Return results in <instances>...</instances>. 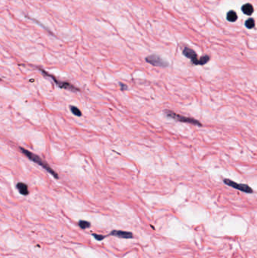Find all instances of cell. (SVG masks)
<instances>
[{
    "instance_id": "6da1fadb",
    "label": "cell",
    "mask_w": 257,
    "mask_h": 258,
    "mask_svg": "<svg viewBox=\"0 0 257 258\" xmlns=\"http://www.w3.org/2000/svg\"><path fill=\"white\" fill-rule=\"evenodd\" d=\"M20 151L22 152V153L24 154L25 156H27V157H28L29 159H30V160L33 161V162H36V163H37V164L39 165L40 166H41V167L43 168L44 169H45L47 171L49 172L50 174H52V175H53L54 177H55V178H58V174H57L56 172H55L54 171L53 169L52 168L50 167L49 165H48L46 162H44V161L42 160L41 158H39L38 156L35 155V154L33 153V152H30V151L23 149V148H22V147H20Z\"/></svg>"
},
{
    "instance_id": "7a4b0ae2",
    "label": "cell",
    "mask_w": 257,
    "mask_h": 258,
    "mask_svg": "<svg viewBox=\"0 0 257 258\" xmlns=\"http://www.w3.org/2000/svg\"><path fill=\"white\" fill-rule=\"evenodd\" d=\"M164 113H165L166 116H168V117L171 118V119H175V120H176V121L181 122L189 123V124L195 125H198V126L202 125V124H201L198 120H196V119H193V118L181 116V115L177 114V113H175L174 112H173V111H171V110H165L164 111Z\"/></svg>"
},
{
    "instance_id": "3957f363",
    "label": "cell",
    "mask_w": 257,
    "mask_h": 258,
    "mask_svg": "<svg viewBox=\"0 0 257 258\" xmlns=\"http://www.w3.org/2000/svg\"><path fill=\"white\" fill-rule=\"evenodd\" d=\"M224 183L226 184V185L229 186V187H232V188L236 189H238L240 191H242V192H246V193H253V190L251 187H249L247 184H237V183L234 182L233 180H231L229 179H225L224 180Z\"/></svg>"
},
{
    "instance_id": "277c9868",
    "label": "cell",
    "mask_w": 257,
    "mask_h": 258,
    "mask_svg": "<svg viewBox=\"0 0 257 258\" xmlns=\"http://www.w3.org/2000/svg\"><path fill=\"white\" fill-rule=\"evenodd\" d=\"M146 61L155 66H160V67H166L168 66V63L166 60L161 58L158 55H152L148 56L146 58Z\"/></svg>"
},
{
    "instance_id": "5b68a950",
    "label": "cell",
    "mask_w": 257,
    "mask_h": 258,
    "mask_svg": "<svg viewBox=\"0 0 257 258\" xmlns=\"http://www.w3.org/2000/svg\"><path fill=\"white\" fill-rule=\"evenodd\" d=\"M41 70V71L42 72V73H44V74H45L46 76H49V77H51V78L52 79L54 80V82L55 83H56L57 85L59 87V88H64V89H67V90H70V91H79V89L77 88H76L74 85H73L70 84V82H63V81H59V80L57 79L55 77H54L53 76H52V75L48 74V73H47L45 71V70H41V69H40Z\"/></svg>"
},
{
    "instance_id": "8992f818",
    "label": "cell",
    "mask_w": 257,
    "mask_h": 258,
    "mask_svg": "<svg viewBox=\"0 0 257 258\" xmlns=\"http://www.w3.org/2000/svg\"><path fill=\"white\" fill-rule=\"evenodd\" d=\"M182 53H183V55L186 58H189L192 60V63L193 64L200 65V59L197 58V54L195 53V51L194 50L191 49L189 48H186H186H184L183 51H182Z\"/></svg>"
},
{
    "instance_id": "52a82bcc",
    "label": "cell",
    "mask_w": 257,
    "mask_h": 258,
    "mask_svg": "<svg viewBox=\"0 0 257 258\" xmlns=\"http://www.w3.org/2000/svg\"><path fill=\"white\" fill-rule=\"evenodd\" d=\"M111 235L118 237L121 238H133V234L130 232L121 231V230H113L111 232Z\"/></svg>"
},
{
    "instance_id": "ba28073f",
    "label": "cell",
    "mask_w": 257,
    "mask_h": 258,
    "mask_svg": "<svg viewBox=\"0 0 257 258\" xmlns=\"http://www.w3.org/2000/svg\"><path fill=\"white\" fill-rule=\"evenodd\" d=\"M17 188L19 190L20 194L23 195H27L29 194V190H28V187L26 184L24 183L20 182L17 184Z\"/></svg>"
},
{
    "instance_id": "9c48e42d",
    "label": "cell",
    "mask_w": 257,
    "mask_h": 258,
    "mask_svg": "<svg viewBox=\"0 0 257 258\" xmlns=\"http://www.w3.org/2000/svg\"><path fill=\"white\" fill-rule=\"evenodd\" d=\"M241 10H242L243 13L247 15H251L253 13V7L251 4L247 3L245 5H244L241 8Z\"/></svg>"
},
{
    "instance_id": "30bf717a",
    "label": "cell",
    "mask_w": 257,
    "mask_h": 258,
    "mask_svg": "<svg viewBox=\"0 0 257 258\" xmlns=\"http://www.w3.org/2000/svg\"><path fill=\"white\" fill-rule=\"evenodd\" d=\"M226 18H227V20H229V21L234 22L237 20V15L234 11H229V12L227 13Z\"/></svg>"
},
{
    "instance_id": "8fae6325",
    "label": "cell",
    "mask_w": 257,
    "mask_h": 258,
    "mask_svg": "<svg viewBox=\"0 0 257 258\" xmlns=\"http://www.w3.org/2000/svg\"><path fill=\"white\" fill-rule=\"evenodd\" d=\"M245 26L248 29H252L253 28L254 26H255V21L253 18H250L245 22Z\"/></svg>"
},
{
    "instance_id": "7c38bea8",
    "label": "cell",
    "mask_w": 257,
    "mask_h": 258,
    "mask_svg": "<svg viewBox=\"0 0 257 258\" xmlns=\"http://www.w3.org/2000/svg\"><path fill=\"white\" fill-rule=\"evenodd\" d=\"M70 109H71V112L75 115V116H81V112L80 111V109H78V108L76 107V106H70Z\"/></svg>"
},
{
    "instance_id": "4fadbf2b",
    "label": "cell",
    "mask_w": 257,
    "mask_h": 258,
    "mask_svg": "<svg viewBox=\"0 0 257 258\" xmlns=\"http://www.w3.org/2000/svg\"><path fill=\"white\" fill-rule=\"evenodd\" d=\"M78 226H79L81 229H87L88 228V227H90L91 223L88 221H85V220H80V221L78 222Z\"/></svg>"
},
{
    "instance_id": "5bb4252c",
    "label": "cell",
    "mask_w": 257,
    "mask_h": 258,
    "mask_svg": "<svg viewBox=\"0 0 257 258\" xmlns=\"http://www.w3.org/2000/svg\"><path fill=\"white\" fill-rule=\"evenodd\" d=\"M94 237L95 238H96L97 241H102V240L103 239V238H105V236H103V235H97V234H93Z\"/></svg>"
},
{
    "instance_id": "9a60e30c",
    "label": "cell",
    "mask_w": 257,
    "mask_h": 258,
    "mask_svg": "<svg viewBox=\"0 0 257 258\" xmlns=\"http://www.w3.org/2000/svg\"><path fill=\"white\" fill-rule=\"evenodd\" d=\"M120 86H121V91H124V90L128 89V86H127L126 85H124L122 84V83H121V84H120Z\"/></svg>"
}]
</instances>
